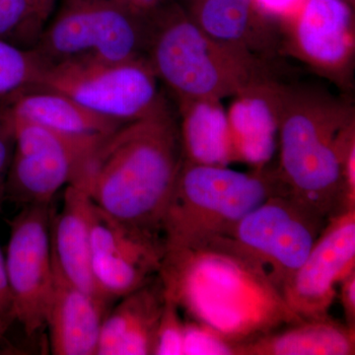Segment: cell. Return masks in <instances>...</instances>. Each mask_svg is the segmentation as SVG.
I'll use <instances>...</instances> for the list:
<instances>
[{"mask_svg": "<svg viewBox=\"0 0 355 355\" xmlns=\"http://www.w3.org/2000/svg\"><path fill=\"white\" fill-rule=\"evenodd\" d=\"M159 275L189 319L236 343L301 320L268 270L223 237L168 252Z\"/></svg>", "mask_w": 355, "mask_h": 355, "instance_id": "1", "label": "cell"}, {"mask_svg": "<svg viewBox=\"0 0 355 355\" xmlns=\"http://www.w3.org/2000/svg\"><path fill=\"white\" fill-rule=\"evenodd\" d=\"M183 160L179 125L166 105L107 135L71 184L109 216L162 236L161 220Z\"/></svg>", "mask_w": 355, "mask_h": 355, "instance_id": "2", "label": "cell"}, {"mask_svg": "<svg viewBox=\"0 0 355 355\" xmlns=\"http://www.w3.org/2000/svg\"><path fill=\"white\" fill-rule=\"evenodd\" d=\"M279 170L289 193L326 219L345 209V159L355 146L350 107L334 98L282 87Z\"/></svg>", "mask_w": 355, "mask_h": 355, "instance_id": "3", "label": "cell"}, {"mask_svg": "<svg viewBox=\"0 0 355 355\" xmlns=\"http://www.w3.org/2000/svg\"><path fill=\"white\" fill-rule=\"evenodd\" d=\"M284 193L277 169L243 173L183 160L161 220L166 253L224 237L248 212Z\"/></svg>", "mask_w": 355, "mask_h": 355, "instance_id": "4", "label": "cell"}, {"mask_svg": "<svg viewBox=\"0 0 355 355\" xmlns=\"http://www.w3.org/2000/svg\"><path fill=\"white\" fill-rule=\"evenodd\" d=\"M147 28L146 58L178 100H220L268 80L265 67L246 44L209 36L179 13Z\"/></svg>", "mask_w": 355, "mask_h": 355, "instance_id": "5", "label": "cell"}, {"mask_svg": "<svg viewBox=\"0 0 355 355\" xmlns=\"http://www.w3.org/2000/svg\"><path fill=\"white\" fill-rule=\"evenodd\" d=\"M157 81L144 57L81 58L48 65L37 87L62 93L96 113L127 123L166 106Z\"/></svg>", "mask_w": 355, "mask_h": 355, "instance_id": "6", "label": "cell"}, {"mask_svg": "<svg viewBox=\"0 0 355 355\" xmlns=\"http://www.w3.org/2000/svg\"><path fill=\"white\" fill-rule=\"evenodd\" d=\"M141 18L116 0H60L35 50L48 65L81 58L144 57L147 27Z\"/></svg>", "mask_w": 355, "mask_h": 355, "instance_id": "7", "label": "cell"}, {"mask_svg": "<svg viewBox=\"0 0 355 355\" xmlns=\"http://www.w3.org/2000/svg\"><path fill=\"white\" fill-rule=\"evenodd\" d=\"M11 116L15 148L7 175L6 198L23 207L51 205L58 191L76 180L106 137L69 135Z\"/></svg>", "mask_w": 355, "mask_h": 355, "instance_id": "8", "label": "cell"}, {"mask_svg": "<svg viewBox=\"0 0 355 355\" xmlns=\"http://www.w3.org/2000/svg\"><path fill=\"white\" fill-rule=\"evenodd\" d=\"M328 219L291 193L268 198L223 238L268 270L280 291L304 261Z\"/></svg>", "mask_w": 355, "mask_h": 355, "instance_id": "9", "label": "cell"}, {"mask_svg": "<svg viewBox=\"0 0 355 355\" xmlns=\"http://www.w3.org/2000/svg\"><path fill=\"white\" fill-rule=\"evenodd\" d=\"M51 205L25 207L11 222L6 256L14 320L28 336L46 328L55 272L51 246Z\"/></svg>", "mask_w": 355, "mask_h": 355, "instance_id": "10", "label": "cell"}, {"mask_svg": "<svg viewBox=\"0 0 355 355\" xmlns=\"http://www.w3.org/2000/svg\"><path fill=\"white\" fill-rule=\"evenodd\" d=\"M92 268L103 300L111 303L150 282L166 254L162 236L123 223L93 202Z\"/></svg>", "mask_w": 355, "mask_h": 355, "instance_id": "11", "label": "cell"}, {"mask_svg": "<svg viewBox=\"0 0 355 355\" xmlns=\"http://www.w3.org/2000/svg\"><path fill=\"white\" fill-rule=\"evenodd\" d=\"M355 270V209L327 220L309 254L282 287L286 304L300 319L328 316L336 287Z\"/></svg>", "mask_w": 355, "mask_h": 355, "instance_id": "12", "label": "cell"}, {"mask_svg": "<svg viewBox=\"0 0 355 355\" xmlns=\"http://www.w3.org/2000/svg\"><path fill=\"white\" fill-rule=\"evenodd\" d=\"M286 25L292 48L311 67L331 76L349 69L354 55V17L347 0H305Z\"/></svg>", "mask_w": 355, "mask_h": 355, "instance_id": "13", "label": "cell"}, {"mask_svg": "<svg viewBox=\"0 0 355 355\" xmlns=\"http://www.w3.org/2000/svg\"><path fill=\"white\" fill-rule=\"evenodd\" d=\"M282 86L266 80L234 96L227 111L236 163L268 167L279 137Z\"/></svg>", "mask_w": 355, "mask_h": 355, "instance_id": "14", "label": "cell"}, {"mask_svg": "<svg viewBox=\"0 0 355 355\" xmlns=\"http://www.w3.org/2000/svg\"><path fill=\"white\" fill-rule=\"evenodd\" d=\"M92 209L87 191L77 184L67 186L62 209L51 218V257L53 268L65 280L103 300L91 268Z\"/></svg>", "mask_w": 355, "mask_h": 355, "instance_id": "15", "label": "cell"}, {"mask_svg": "<svg viewBox=\"0 0 355 355\" xmlns=\"http://www.w3.org/2000/svg\"><path fill=\"white\" fill-rule=\"evenodd\" d=\"M55 272L46 316L51 354L98 355L108 303L94 297Z\"/></svg>", "mask_w": 355, "mask_h": 355, "instance_id": "16", "label": "cell"}, {"mask_svg": "<svg viewBox=\"0 0 355 355\" xmlns=\"http://www.w3.org/2000/svg\"><path fill=\"white\" fill-rule=\"evenodd\" d=\"M164 301L159 275L121 297L104 318L98 355H153Z\"/></svg>", "mask_w": 355, "mask_h": 355, "instance_id": "17", "label": "cell"}, {"mask_svg": "<svg viewBox=\"0 0 355 355\" xmlns=\"http://www.w3.org/2000/svg\"><path fill=\"white\" fill-rule=\"evenodd\" d=\"M354 354L355 328L330 315L299 320L237 347V355Z\"/></svg>", "mask_w": 355, "mask_h": 355, "instance_id": "18", "label": "cell"}, {"mask_svg": "<svg viewBox=\"0 0 355 355\" xmlns=\"http://www.w3.org/2000/svg\"><path fill=\"white\" fill-rule=\"evenodd\" d=\"M6 105L18 118L69 135L107 137L125 125L50 89H29Z\"/></svg>", "mask_w": 355, "mask_h": 355, "instance_id": "19", "label": "cell"}, {"mask_svg": "<svg viewBox=\"0 0 355 355\" xmlns=\"http://www.w3.org/2000/svg\"><path fill=\"white\" fill-rule=\"evenodd\" d=\"M179 103L184 160L222 167L236 163L227 111L220 100H180Z\"/></svg>", "mask_w": 355, "mask_h": 355, "instance_id": "20", "label": "cell"}, {"mask_svg": "<svg viewBox=\"0 0 355 355\" xmlns=\"http://www.w3.org/2000/svg\"><path fill=\"white\" fill-rule=\"evenodd\" d=\"M57 0H0V40L35 49Z\"/></svg>", "mask_w": 355, "mask_h": 355, "instance_id": "21", "label": "cell"}, {"mask_svg": "<svg viewBox=\"0 0 355 355\" xmlns=\"http://www.w3.org/2000/svg\"><path fill=\"white\" fill-rule=\"evenodd\" d=\"M254 15L253 0H202L196 23L214 38L245 44Z\"/></svg>", "mask_w": 355, "mask_h": 355, "instance_id": "22", "label": "cell"}, {"mask_svg": "<svg viewBox=\"0 0 355 355\" xmlns=\"http://www.w3.org/2000/svg\"><path fill=\"white\" fill-rule=\"evenodd\" d=\"M48 64L35 49L0 40V102L39 85Z\"/></svg>", "mask_w": 355, "mask_h": 355, "instance_id": "23", "label": "cell"}, {"mask_svg": "<svg viewBox=\"0 0 355 355\" xmlns=\"http://www.w3.org/2000/svg\"><path fill=\"white\" fill-rule=\"evenodd\" d=\"M238 345L207 324L184 321L183 355H237Z\"/></svg>", "mask_w": 355, "mask_h": 355, "instance_id": "24", "label": "cell"}, {"mask_svg": "<svg viewBox=\"0 0 355 355\" xmlns=\"http://www.w3.org/2000/svg\"><path fill=\"white\" fill-rule=\"evenodd\" d=\"M184 324L177 301L165 291L153 355H183Z\"/></svg>", "mask_w": 355, "mask_h": 355, "instance_id": "25", "label": "cell"}, {"mask_svg": "<svg viewBox=\"0 0 355 355\" xmlns=\"http://www.w3.org/2000/svg\"><path fill=\"white\" fill-rule=\"evenodd\" d=\"M15 148L12 116L4 103L0 108V209L6 198L7 175Z\"/></svg>", "mask_w": 355, "mask_h": 355, "instance_id": "26", "label": "cell"}, {"mask_svg": "<svg viewBox=\"0 0 355 355\" xmlns=\"http://www.w3.org/2000/svg\"><path fill=\"white\" fill-rule=\"evenodd\" d=\"M305 0H253L256 15L287 24Z\"/></svg>", "mask_w": 355, "mask_h": 355, "instance_id": "27", "label": "cell"}, {"mask_svg": "<svg viewBox=\"0 0 355 355\" xmlns=\"http://www.w3.org/2000/svg\"><path fill=\"white\" fill-rule=\"evenodd\" d=\"M15 322L14 320L12 299L7 282L6 257L0 249V324L6 330Z\"/></svg>", "mask_w": 355, "mask_h": 355, "instance_id": "28", "label": "cell"}, {"mask_svg": "<svg viewBox=\"0 0 355 355\" xmlns=\"http://www.w3.org/2000/svg\"><path fill=\"white\" fill-rule=\"evenodd\" d=\"M340 284L338 297L345 315V323L355 328V270L343 277Z\"/></svg>", "mask_w": 355, "mask_h": 355, "instance_id": "29", "label": "cell"}, {"mask_svg": "<svg viewBox=\"0 0 355 355\" xmlns=\"http://www.w3.org/2000/svg\"><path fill=\"white\" fill-rule=\"evenodd\" d=\"M116 1L132 12L144 16V14L153 10L161 0H116Z\"/></svg>", "mask_w": 355, "mask_h": 355, "instance_id": "30", "label": "cell"}, {"mask_svg": "<svg viewBox=\"0 0 355 355\" xmlns=\"http://www.w3.org/2000/svg\"><path fill=\"white\" fill-rule=\"evenodd\" d=\"M4 333H6V331L2 330V329L0 328V345H1L2 338H3Z\"/></svg>", "mask_w": 355, "mask_h": 355, "instance_id": "31", "label": "cell"}, {"mask_svg": "<svg viewBox=\"0 0 355 355\" xmlns=\"http://www.w3.org/2000/svg\"><path fill=\"white\" fill-rule=\"evenodd\" d=\"M347 1L349 2V4H352V6H354V0H347Z\"/></svg>", "mask_w": 355, "mask_h": 355, "instance_id": "32", "label": "cell"}, {"mask_svg": "<svg viewBox=\"0 0 355 355\" xmlns=\"http://www.w3.org/2000/svg\"><path fill=\"white\" fill-rule=\"evenodd\" d=\"M3 104H4L3 102H0V108H1L2 106H3Z\"/></svg>", "mask_w": 355, "mask_h": 355, "instance_id": "33", "label": "cell"}, {"mask_svg": "<svg viewBox=\"0 0 355 355\" xmlns=\"http://www.w3.org/2000/svg\"><path fill=\"white\" fill-rule=\"evenodd\" d=\"M0 328H1V329H2V330H4V331H6V329H4V328H3V327H2V326H1V324H0Z\"/></svg>", "mask_w": 355, "mask_h": 355, "instance_id": "34", "label": "cell"}]
</instances>
